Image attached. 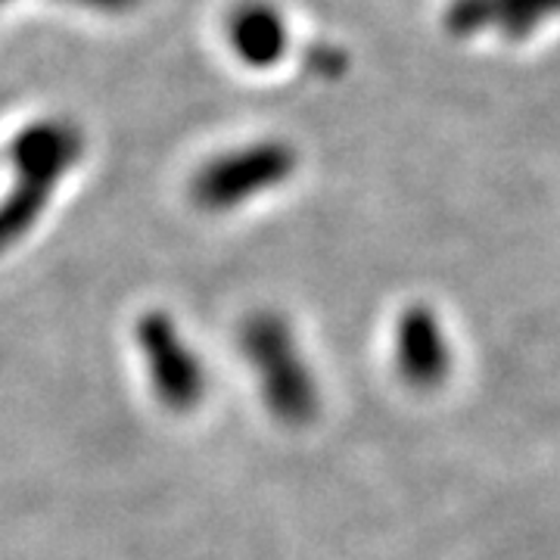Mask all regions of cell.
<instances>
[{
  "label": "cell",
  "mask_w": 560,
  "mask_h": 560,
  "mask_svg": "<svg viewBox=\"0 0 560 560\" xmlns=\"http://www.w3.org/2000/svg\"><path fill=\"white\" fill-rule=\"evenodd\" d=\"M396 364L401 381L415 389H436L452 374V346L436 312L427 305L405 308L396 327Z\"/></svg>",
  "instance_id": "3957f363"
},
{
  "label": "cell",
  "mask_w": 560,
  "mask_h": 560,
  "mask_svg": "<svg viewBox=\"0 0 560 560\" xmlns=\"http://www.w3.org/2000/svg\"><path fill=\"white\" fill-rule=\"evenodd\" d=\"M140 349L147 355L153 393L172 411H190L206 396V371L197 352L180 340L178 327L165 315H147L138 327Z\"/></svg>",
  "instance_id": "7a4b0ae2"
},
{
  "label": "cell",
  "mask_w": 560,
  "mask_h": 560,
  "mask_svg": "<svg viewBox=\"0 0 560 560\" xmlns=\"http://www.w3.org/2000/svg\"><path fill=\"white\" fill-rule=\"evenodd\" d=\"M290 172V162L280 150H256L241 160H228L209 168L197 184V197L206 206H231V202L246 200L253 190H259L271 180L283 178Z\"/></svg>",
  "instance_id": "277c9868"
},
{
  "label": "cell",
  "mask_w": 560,
  "mask_h": 560,
  "mask_svg": "<svg viewBox=\"0 0 560 560\" xmlns=\"http://www.w3.org/2000/svg\"><path fill=\"white\" fill-rule=\"evenodd\" d=\"M243 352L259 374L271 415L287 423H308L318 411V386L305 368L290 327L278 315H256L243 324Z\"/></svg>",
  "instance_id": "6da1fadb"
}]
</instances>
